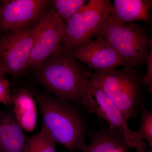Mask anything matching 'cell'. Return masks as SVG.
Returning a JSON list of instances; mask_svg holds the SVG:
<instances>
[{
	"label": "cell",
	"instance_id": "1",
	"mask_svg": "<svg viewBox=\"0 0 152 152\" xmlns=\"http://www.w3.org/2000/svg\"><path fill=\"white\" fill-rule=\"evenodd\" d=\"M39 81L55 96L96 114L97 104L92 89V73L61 45L36 69Z\"/></svg>",
	"mask_w": 152,
	"mask_h": 152
},
{
	"label": "cell",
	"instance_id": "2",
	"mask_svg": "<svg viewBox=\"0 0 152 152\" xmlns=\"http://www.w3.org/2000/svg\"><path fill=\"white\" fill-rule=\"evenodd\" d=\"M32 92L40 112L42 127L69 152L83 151L87 146L86 121L75 104L50 94Z\"/></svg>",
	"mask_w": 152,
	"mask_h": 152
},
{
	"label": "cell",
	"instance_id": "3",
	"mask_svg": "<svg viewBox=\"0 0 152 152\" xmlns=\"http://www.w3.org/2000/svg\"><path fill=\"white\" fill-rule=\"evenodd\" d=\"M141 77L133 68L124 66L94 71L91 80L92 84L103 91L129 120L140 117L145 107Z\"/></svg>",
	"mask_w": 152,
	"mask_h": 152
},
{
	"label": "cell",
	"instance_id": "4",
	"mask_svg": "<svg viewBox=\"0 0 152 152\" xmlns=\"http://www.w3.org/2000/svg\"><path fill=\"white\" fill-rule=\"evenodd\" d=\"M110 14L98 28L96 36L103 38L114 48L130 67L147 64L151 36L146 28L135 23L119 24L112 21Z\"/></svg>",
	"mask_w": 152,
	"mask_h": 152
},
{
	"label": "cell",
	"instance_id": "5",
	"mask_svg": "<svg viewBox=\"0 0 152 152\" xmlns=\"http://www.w3.org/2000/svg\"><path fill=\"white\" fill-rule=\"evenodd\" d=\"M112 4L110 0L88 1L66 24L61 45L71 52L91 42L110 14Z\"/></svg>",
	"mask_w": 152,
	"mask_h": 152
},
{
	"label": "cell",
	"instance_id": "6",
	"mask_svg": "<svg viewBox=\"0 0 152 152\" xmlns=\"http://www.w3.org/2000/svg\"><path fill=\"white\" fill-rule=\"evenodd\" d=\"M39 23L30 27L4 33L0 39V67L16 77L27 69L28 63L39 31Z\"/></svg>",
	"mask_w": 152,
	"mask_h": 152
},
{
	"label": "cell",
	"instance_id": "7",
	"mask_svg": "<svg viewBox=\"0 0 152 152\" xmlns=\"http://www.w3.org/2000/svg\"><path fill=\"white\" fill-rule=\"evenodd\" d=\"M39 30L27 68L37 69L53 54L61 43L66 24L52 7L39 23Z\"/></svg>",
	"mask_w": 152,
	"mask_h": 152
},
{
	"label": "cell",
	"instance_id": "8",
	"mask_svg": "<svg viewBox=\"0 0 152 152\" xmlns=\"http://www.w3.org/2000/svg\"><path fill=\"white\" fill-rule=\"evenodd\" d=\"M51 1H3L0 5V29L4 33L37 24L47 12Z\"/></svg>",
	"mask_w": 152,
	"mask_h": 152
},
{
	"label": "cell",
	"instance_id": "9",
	"mask_svg": "<svg viewBox=\"0 0 152 152\" xmlns=\"http://www.w3.org/2000/svg\"><path fill=\"white\" fill-rule=\"evenodd\" d=\"M92 89L97 104L96 115L107 122L111 129L118 133L130 149L136 152L146 151L149 147L148 144L140 137L136 131L129 128L128 120L121 110L103 91L93 84Z\"/></svg>",
	"mask_w": 152,
	"mask_h": 152
},
{
	"label": "cell",
	"instance_id": "10",
	"mask_svg": "<svg viewBox=\"0 0 152 152\" xmlns=\"http://www.w3.org/2000/svg\"><path fill=\"white\" fill-rule=\"evenodd\" d=\"M89 44L71 52L75 59L84 63L94 71L108 70L120 66H128L125 60L106 40L99 36Z\"/></svg>",
	"mask_w": 152,
	"mask_h": 152
},
{
	"label": "cell",
	"instance_id": "11",
	"mask_svg": "<svg viewBox=\"0 0 152 152\" xmlns=\"http://www.w3.org/2000/svg\"><path fill=\"white\" fill-rule=\"evenodd\" d=\"M151 0H114L110 11V18L119 24L142 21L151 23Z\"/></svg>",
	"mask_w": 152,
	"mask_h": 152
},
{
	"label": "cell",
	"instance_id": "12",
	"mask_svg": "<svg viewBox=\"0 0 152 152\" xmlns=\"http://www.w3.org/2000/svg\"><path fill=\"white\" fill-rule=\"evenodd\" d=\"M27 139L12 110L0 111V152H23Z\"/></svg>",
	"mask_w": 152,
	"mask_h": 152
},
{
	"label": "cell",
	"instance_id": "13",
	"mask_svg": "<svg viewBox=\"0 0 152 152\" xmlns=\"http://www.w3.org/2000/svg\"><path fill=\"white\" fill-rule=\"evenodd\" d=\"M14 115L23 130L34 131L37 120V103L32 91L18 88L12 93Z\"/></svg>",
	"mask_w": 152,
	"mask_h": 152
},
{
	"label": "cell",
	"instance_id": "14",
	"mask_svg": "<svg viewBox=\"0 0 152 152\" xmlns=\"http://www.w3.org/2000/svg\"><path fill=\"white\" fill-rule=\"evenodd\" d=\"M90 142L80 152H129L130 148L122 136L109 126L93 133Z\"/></svg>",
	"mask_w": 152,
	"mask_h": 152
},
{
	"label": "cell",
	"instance_id": "15",
	"mask_svg": "<svg viewBox=\"0 0 152 152\" xmlns=\"http://www.w3.org/2000/svg\"><path fill=\"white\" fill-rule=\"evenodd\" d=\"M56 142L44 128L36 134L27 137L23 152H57Z\"/></svg>",
	"mask_w": 152,
	"mask_h": 152
},
{
	"label": "cell",
	"instance_id": "16",
	"mask_svg": "<svg viewBox=\"0 0 152 152\" xmlns=\"http://www.w3.org/2000/svg\"><path fill=\"white\" fill-rule=\"evenodd\" d=\"M87 2L86 0L51 1L53 8L66 24Z\"/></svg>",
	"mask_w": 152,
	"mask_h": 152
},
{
	"label": "cell",
	"instance_id": "17",
	"mask_svg": "<svg viewBox=\"0 0 152 152\" xmlns=\"http://www.w3.org/2000/svg\"><path fill=\"white\" fill-rule=\"evenodd\" d=\"M140 126L136 131L140 137L152 148V111L144 107L140 114Z\"/></svg>",
	"mask_w": 152,
	"mask_h": 152
},
{
	"label": "cell",
	"instance_id": "18",
	"mask_svg": "<svg viewBox=\"0 0 152 152\" xmlns=\"http://www.w3.org/2000/svg\"><path fill=\"white\" fill-rule=\"evenodd\" d=\"M0 104L6 106L12 104L10 84L6 77L0 79Z\"/></svg>",
	"mask_w": 152,
	"mask_h": 152
},
{
	"label": "cell",
	"instance_id": "19",
	"mask_svg": "<svg viewBox=\"0 0 152 152\" xmlns=\"http://www.w3.org/2000/svg\"><path fill=\"white\" fill-rule=\"evenodd\" d=\"M147 70L145 74L141 77L142 84L148 88L150 92L152 91V46L151 47L147 63Z\"/></svg>",
	"mask_w": 152,
	"mask_h": 152
},
{
	"label": "cell",
	"instance_id": "20",
	"mask_svg": "<svg viewBox=\"0 0 152 152\" xmlns=\"http://www.w3.org/2000/svg\"><path fill=\"white\" fill-rule=\"evenodd\" d=\"M7 74L5 71L2 68L0 67V79L5 77V76Z\"/></svg>",
	"mask_w": 152,
	"mask_h": 152
},
{
	"label": "cell",
	"instance_id": "21",
	"mask_svg": "<svg viewBox=\"0 0 152 152\" xmlns=\"http://www.w3.org/2000/svg\"><path fill=\"white\" fill-rule=\"evenodd\" d=\"M144 152H152V148H149L146 151Z\"/></svg>",
	"mask_w": 152,
	"mask_h": 152
}]
</instances>
